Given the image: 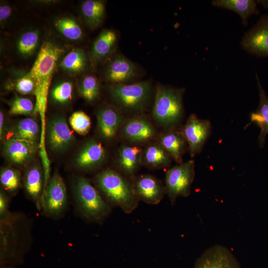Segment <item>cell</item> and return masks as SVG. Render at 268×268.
<instances>
[{
	"label": "cell",
	"mask_w": 268,
	"mask_h": 268,
	"mask_svg": "<svg viewBox=\"0 0 268 268\" xmlns=\"http://www.w3.org/2000/svg\"><path fill=\"white\" fill-rule=\"evenodd\" d=\"M64 53V49L54 42L44 41L32 67L26 74L35 82V112L39 113L41 119L45 118L51 80L58 62Z\"/></svg>",
	"instance_id": "obj_1"
},
{
	"label": "cell",
	"mask_w": 268,
	"mask_h": 268,
	"mask_svg": "<svg viewBox=\"0 0 268 268\" xmlns=\"http://www.w3.org/2000/svg\"><path fill=\"white\" fill-rule=\"evenodd\" d=\"M95 182L110 206H119L127 213H131L137 206L139 200L133 183L122 174L106 169L96 176Z\"/></svg>",
	"instance_id": "obj_2"
},
{
	"label": "cell",
	"mask_w": 268,
	"mask_h": 268,
	"mask_svg": "<svg viewBox=\"0 0 268 268\" xmlns=\"http://www.w3.org/2000/svg\"><path fill=\"white\" fill-rule=\"evenodd\" d=\"M184 89L157 86L152 115L155 122L166 130L176 129L183 119Z\"/></svg>",
	"instance_id": "obj_3"
},
{
	"label": "cell",
	"mask_w": 268,
	"mask_h": 268,
	"mask_svg": "<svg viewBox=\"0 0 268 268\" xmlns=\"http://www.w3.org/2000/svg\"><path fill=\"white\" fill-rule=\"evenodd\" d=\"M74 198L78 209L86 219L99 222L110 213L111 206L86 178H76L74 184Z\"/></svg>",
	"instance_id": "obj_4"
},
{
	"label": "cell",
	"mask_w": 268,
	"mask_h": 268,
	"mask_svg": "<svg viewBox=\"0 0 268 268\" xmlns=\"http://www.w3.org/2000/svg\"><path fill=\"white\" fill-rule=\"evenodd\" d=\"M112 99L122 111L141 114L151 98L152 87L149 81L132 84L111 85L108 88Z\"/></svg>",
	"instance_id": "obj_5"
},
{
	"label": "cell",
	"mask_w": 268,
	"mask_h": 268,
	"mask_svg": "<svg viewBox=\"0 0 268 268\" xmlns=\"http://www.w3.org/2000/svg\"><path fill=\"white\" fill-rule=\"evenodd\" d=\"M195 177V161L190 160L168 170L165 175L166 194L172 204L179 197L190 195Z\"/></svg>",
	"instance_id": "obj_6"
},
{
	"label": "cell",
	"mask_w": 268,
	"mask_h": 268,
	"mask_svg": "<svg viewBox=\"0 0 268 268\" xmlns=\"http://www.w3.org/2000/svg\"><path fill=\"white\" fill-rule=\"evenodd\" d=\"M67 193L62 177L55 174L44 189L40 206L45 212L52 217L61 215L67 204Z\"/></svg>",
	"instance_id": "obj_7"
},
{
	"label": "cell",
	"mask_w": 268,
	"mask_h": 268,
	"mask_svg": "<svg viewBox=\"0 0 268 268\" xmlns=\"http://www.w3.org/2000/svg\"><path fill=\"white\" fill-rule=\"evenodd\" d=\"M210 122L199 118L192 114L181 131L188 144L192 157L199 154L202 150L211 130Z\"/></svg>",
	"instance_id": "obj_8"
},
{
	"label": "cell",
	"mask_w": 268,
	"mask_h": 268,
	"mask_svg": "<svg viewBox=\"0 0 268 268\" xmlns=\"http://www.w3.org/2000/svg\"><path fill=\"white\" fill-rule=\"evenodd\" d=\"M47 139L49 148L55 152H62L69 148L74 142V136L65 117L54 116L48 122Z\"/></svg>",
	"instance_id": "obj_9"
},
{
	"label": "cell",
	"mask_w": 268,
	"mask_h": 268,
	"mask_svg": "<svg viewBox=\"0 0 268 268\" xmlns=\"http://www.w3.org/2000/svg\"><path fill=\"white\" fill-rule=\"evenodd\" d=\"M241 45L247 52L256 57H268V15L261 16L245 34Z\"/></svg>",
	"instance_id": "obj_10"
},
{
	"label": "cell",
	"mask_w": 268,
	"mask_h": 268,
	"mask_svg": "<svg viewBox=\"0 0 268 268\" xmlns=\"http://www.w3.org/2000/svg\"><path fill=\"white\" fill-rule=\"evenodd\" d=\"M123 137L133 144L146 143L153 140L157 132L152 123L139 114L126 120L121 128Z\"/></svg>",
	"instance_id": "obj_11"
},
{
	"label": "cell",
	"mask_w": 268,
	"mask_h": 268,
	"mask_svg": "<svg viewBox=\"0 0 268 268\" xmlns=\"http://www.w3.org/2000/svg\"><path fill=\"white\" fill-rule=\"evenodd\" d=\"M193 268H241L233 253L221 245L206 249L196 260Z\"/></svg>",
	"instance_id": "obj_12"
},
{
	"label": "cell",
	"mask_w": 268,
	"mask_h": 268,
	"mask_svg": "<svg viewBox=\"0 0 268 268\" xmlns=\"http://www.w3.org/2000/svg\"><path fill=\"white\" fill-rule=\"evenodd\" d=\"M137 69L134 64L122 55H117L108 62L104 77L111 85L128 84L136 76Z\"/></svg>",
	"instance_id": "obj_13"
},
{
	"label": "cell",
	"mask_w": 268,
	"mask_h": 268,
	"mask_svg": "<svg viewBox=\"0 0 268 268\" xmlns=\"http://www.w3.org/2000/svg\"><path fill=\"white\" fill-rule=\"evenodd\" d=\"M126 121L122 111L114 107L104 106L97 113L98 130L105 140L114 138Z\"/></svg>",
	"instance_id": "obj_14"
},
{
	"label": "cell",
	"mask_w": 268,
	"mask_h": 268,
	"mask_svg": "<svg viewBox=\"0 0 268 268\" xmlns=\"http://www.w3.org/2000/svg\"><path fill=\"white\" fill-rule=\"evenodd\" d=\"M133 185L138 199L148 204H158L166 194L165 187L158 179L151 175L137 177Z\"/></svg>",
	"instance_id": "obj_15"
},
{
	"label": "cell",
	"mask_w": 268,
	"mask_h": 268,
	"mask_svg": "<svg viewBox=\"0 0 268 268\" xmlns=\"http://www.w3.org/2000/svg\"><path fill=\"white\" fill-rule=\"evenodd\" d=\"M106 155V150L100 142L95 139H90L78 151L74 163L81 170H90L102 164Z\"/></svg>",
	"instance_id": "obj_16"
},
{
	"label": "cell",
	"mask_w": 268,
	"mask_h": 268,
	"mask_svg": "<svg viewBox=\"0 0 268 268\" xmlns=\"http://www.w3.org/2000/svg\"><path fill=\"white\" fill-rule=\"evenodd\" d=\"M39 144L28 141L8 139L3 145V153L11 163L23 165L34 157Z\"/></svg>",
	"instance_id": "obj_17"
},
{
	"label": "cell",
	"mask_w": 268,
	"mask_h": 268,
	"mask_svg": "<svg viewBox=\"0 0 268 268\" xmlns=\"http://www.w3.org/2000/svg\"><path fill=\"white\" fill-rule=\"evenodd\" d=\"M116 32L112 29H104L94 40L90 52L93 64H97L109 59L113 53L117 43Z\"/></svg>",
	"instance_id": "obj_18"
},
{
	"label": "cell",
	"mask_w": 268,
	"mask_h": 268,
	"mask_svg": "<svg viewBox=\"0 0 268 268\" xmlns=\"http://www.w3.org/2000/svg\"><path fill=\"white\" fill-rule=\"evenodd\" d=\"M143 149L137 146L122 145L119 148L117 164L121 174L133 177L142 164Z\"/></svg>",
	"instance_id": "obj_19"
},
{
	"label": "cell",
	"mask_w": 268,
	"mask_h": 268,
	"mask_svg": "<svg viewBox=\"0 0 268 268\" xmlns=\"http://www.w3.org/2000/svg\"><path fill=\"white\" fill-rule=\"evenodd\" d=\"M158 142L178 164L183 163L187 143L181 131L176 129L166 130L160 134Z\"/></svg>",
	"instance_id": "obj_20"
},
{
	"label": "cell",
	"mask_w": 268,
	"mask_h": 268,
	"mask_svg": "<svg viewBox=\"0 0 268 268\" xmlns=\"http://www.w3.org/2000/svg\"><path fill=\"white\" fill-rule=\"evenodd\" d=\"M6 139H14L40 142L41 134L37 121L30 118L21 119L8 130Z\"/></svg>",
	"instance_id": "obj_21"
},
{
	"label": "cell",
	"mask_w": 268,
	"mask_h": 268,
	"mask_svg": "<svg viewBox=\"0 0 268 268\" xmlns=\"http://www.w3.org/2000/svg\"><path fill=\"white\" fill-rule=\"evenodd\" d=\"M257 82L259 93V104L256 112L251 113V120L260 128L258 136V143L263 147L268 134V97L260 82L258 75L256 74Z\"/></svg>",
	"instance_id": "obj_22"
},
{
	"label": "cell",
	"mask_w": 268,
	"mask_h": 268,
	"mask_svg": "<svg viewBox=\"0 0 268 268\" xmlns=\"http://www.w3.org/2000/svg\"><path fill=\"white\" fill-rule=\"evenodd\" d=\"M24 185L28 195L39 207L45 186L44 173L40 167L34 165L27 169L24 174Z\"/></svg>",
	"instance_id": "obj_23"
},
{
	"label": "cell",
	"mask_w": 268,
	"mask_h": 268,
	"mask_svg": "<svg viewBox=\"0 0 268 268\" xmlns=\"http://www.w3.org/2000/svg\"><path fill=\"white\" fill-rule=\"evenodd\" d=\"M172 159L158 141L150 142L143 149L142 164L148 168H166L171 164Z\"/></svg>",
	"instance_id": "obj_24"
},
{
	"label": "cell",
	"mask_w": 268,
	"mask_h": 268,
	"mask_svg": "<svg viewBox=\"0 0 268 268\" xmlns=\"http://www.w3.org/2000/svg\"><path fill=\"white\" fill-rule=\"evenodd\" d=\"M212 5L226 8L236 12L242 19L243 25L247 26L249 17L259 13L257 2L254 0H214Z\"/></svg>",
	"instance_id": "obj_25"
},
{
	"label": "cell",
	"mask_w": 268,
	"mask_h": 268,
	"mask_svg": "<svg viewBox=\"0 0 268 268\" xmlns=\"http://www.w3.org/2000/svg\"><path fill=\"white\" fill-rule=\"evenodd\" d=\"M82 17L89 28L95 29L102 24L105 15L104 1L100 0H86L80 6Z\"/></svg>",
	"instance_id": "obj_26"
},
{
	"label": "cell",
	"mask_w": 268,
	"mask_h": 268,
	"mask_svg": "<svg viewBox=\"0 0 268 268\" xmlns=\"http://www.w3.org/2000/svg\"><path fill=\"white\" fill-rule=\"evenodd\" d=\"M87 59L81 49H74L62 59L60 67L66 73L76 75L83 72L87 66Z\"/></svg>",
	"instance_id": "obj_27"
},
{
	"label": "cell",
	"mask_w": 268,
	"mask_h": 268,
	"mask_svg": "<svg viewBox=\"0 0 268 268\" xmlns=\"http://www.w3.org/2000/svg\"><path fill=\"white\" fill-rule=\"evenodd\" d=\"M56 30L65 38L71 41L80 40L83 35L82 29L73 17L62 16L55 21Z\"/></svg>",
	"instance_id": "obj_28"
},
{
	"label": "cell",
	"mask_w": 268,
	"mask_h": 268,
	"mask_svg": "<svg viewBox=\"0 0 268 268\" xmlns=\"http://www.w3.org/2000/svg\"><path fill=\"white\" fill-rule=\"evenodd\" d=\"M40 33L38 30L31 29L23 32L16 44L18 53L23 57H29L36 51L39 43Z\"/></svg>",
	"instance_id": "obj_29"
},
{
	"label": "cell",
	"mask_w": 268,
	"mask_h": 268,
	"mask_svg": "<svg viewBox=\"0 0 268 268\" xmlns=\"http://www.w3.org/2000/svg\"><path fill=\"white\" fill-rule=\"evenodd\" d=\"M73 85L71 81L64 80L59 81L52 87L50 92L51 100L58 105H64L72 99Z\"/></svg>",
	"instance_id": "obj_30"
},
{
	"label": "cell",
	"mask_w": 268,
	"mask_h": 268,
	"mask_svg": "<svg viewBox=\"0 0 268 268\" xmlns=\"http://www.w3.org/2000/svg\"><path fill=\"white\" fill-rule=\"evenodd\" d=\"M100 83L97 78L93 75L85 76L79 84V92L86 101L91 102L95 101L100 94Z\"/></svg>",
	"instance_id": "obj_31"
},
{
	"label": "cell",
	"mask_w": 268,
	"mask_h": 268,
	"mask_svg": "<svg viewBox=\"0 0 268 268\" xmlns=\"http://www.w3.org/2000/svg\"><path fill=\"white\" fill-rule=\"evenodd\" d=\"M0 181L2 187L5 190L10 193L15 192L20 185V173L13 168H3L0 173Z\"/></svg>",
	"instance_id": "obj_32"
},
{
	"label": "cell",
	"mask_w": 268,
	"mask_h": 268,
	"mask_svg": "<svg viewBox=\"0 0 268 268\" xmlns=\"http://www.w3.org/2000/svg\"><path fill=\"white\" fill-rule=\"evenodd\" d=\"M69 123L72 129L82 135L87 134L91 128L90 117L81 111L73 113L69 118Z\"/></svg>",
	"instance_id": "obj_33"
},
{
	"label": "cell",
	"mask_w": 268,
	"mask_h": 268,
	"mask_svg": "<svg viewBox=\"0 0 268 268\" xmlns=\"http://www.w3.org/2000/svg\"><path fill=\"white\" fill-rule=\"evenodd\" d=\"M9 107L10 114L29 115L35 112V104L29 98L17 96L10 102Z\"/></svg>",
	"instance_id": "obj_34"
},
{
	"label": "cell",
	"mask_w": 268,
	"mask_h": 268,
	"mask_svg": "<svg viewBox=\"0 0 268 268\" xmlns=\"http://www.w3.org/2000/svg\"><path fill=\"white\" fill-rule=\"evenodd\" d=\"M15 87L16 91L21 94H35V82L31 78L26 74L16 80Z\"/></svg>",
	"instance_id": "obj_35"
},
{
	"label": "cell",
	"mask_w": 268,
	"mask_h": 268,
	"mask_svg": "<svg viewBox=\"0 0 268 268\" xmlns=\"http://www.w3.org/2000/svg\"><path fill=\"white\" fill-rule=\"evenodd\" d=\"M8 200L2 191L0 193V220H6L8 215Z\"/></svg>",
	"instance_id": "obj_36"
},
{
	"label": "cell",
	"mask_w": 268,
	"mask_h": 268,
	"mask_svg": "<svg viewBox=\"0 0 268 268\" xmlns=\"http://www.w3.org/2000/svg\"><path fill=\"white\" fill-rule=\"evenodd\" d=\"M12 13V9L10 5L7 4H2L0 6V21L3 24L10 17Z\"/></svg>",
	"instance_id": "obj_37"
},
{
	"label": "cell",
	"mask_w": 268,
	"mask_h": 268,
	"mask_svg": "<svg viewBox=\"0 0 268 268\" xmlns=\"http://www.w3.org/2000/svg\"><path fill=\"white\" fill-rule=\"evenodd\" d=\"M4 116L3 112H0V136L1 139L4 134Z\"/></svg>",
	"instance_id": "obj_38"
},
{
	"label": "cell",
	"mask_w": 268,
	"mask_h": 268,
	"mask_svg": "<svg viewBox=\"0 0 268 268\" xmlns=\"http://www.w3.org/2000/svg\"><path fill=\"white\" fill-rule=\"evenodd\" d=\"M257 3L262 5L264 7L268 8V0H260L257 1Z\"/></svg>",
	"instance_id": "obj_39"
}]
</instances>
